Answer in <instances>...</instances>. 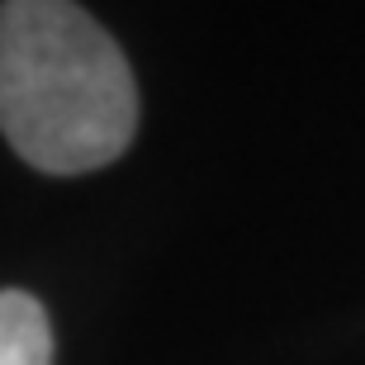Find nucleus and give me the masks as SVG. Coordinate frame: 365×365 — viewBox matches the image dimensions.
Listing matches in <instances>:
<instances>
[{
    "mask_svg": "<svg viewBox=\"0 0 365 365\" xmlns=\"http://www.w3.org/2000/svg\"><path fill=\"white\" fill-rule=\"evenodd\" d=\"M0 365H53L48 313L24 289H0Z\"/></svg>",
    "mask_w": 365,
    "mask_h": 365,
    "instance_id": "obj_2",
    "label": "nucleus"
},
{
    "mask_svg": "<svg viewBox=\"0 0 365 365\" xmlns=\"http://www.w3.org/2000/svg\"><path fill=\"white\" fill-rule=\"evenodd\" d=\"M0 133L48 176H86L128 152L133 71L76 0H0Z\"/></svg>",
    "mask_w": 365,
    "mask_h": 365,
    "instance_id": "obj_1",
    "label": "nucleus"
}]
</instances>
